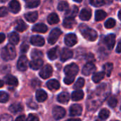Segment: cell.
I'll return each instance as SVG.
<instances>
[{
	"label": "cell",
	"instance_id": "obj_18",
	"mask_svg": "<svg viewBox=\"0 0 121 121\" xmlns=\"http://www.w3.org/2000/svg\"><path fill=\"white\" fill-rule=\"evenodd\" d=\"M43 65V61L41 59H38V60H33L31 62L29 63V66L31 69L34 70H37L40 69Z\"/></svg>",
	"mask_w": 121,
	"mask_h": 121
},
{
	"label": "cell",
	"instance_id": "obj_25",
	"mask_svg": "<svg viewBox=\"0 0 121 121\" xmlns=\"http://www.w3.org/2000/svg\"><path fill=\"white\" fill-rule=\"evenodd\" d=\"M23 106L19 104V103H15V104H13L12 105L10 106L9 107V111L13 113V114H16L17 113H19L21 111H23Z\"/></svg>",
	"mask_w": 121,
	"mask_h": 121
},
{
	"label": "cell",
	"instance_id": "obj_37",
	"mask_svg": "<svg viewBox=\"0 0 121 121\" xmlns=\"http://www.w3.org/2000/svg\"><path fill=\"white\" fill-rule=\"evenodd\" d=\"M84 84H85L84 79L83 78H79L77 79V82L75 83L74 86V89H79L84 86Z\"/></svg>",
	"mask_w": 121,
	"mask_h": 121
},
{
	"label": "cell",
	"instance_id": "obj_57",
	"mask_svg": "<svg viewBox=\"0 0 121 121\" xmlns=\"http://www.w3.org/2000/svg\"></svg>",
	"mask_w": 121,
	"mask_h": 121
},
{
	"label": "cell",
	"instance_id": "obj_44",
	"mask_svg": "<svg viewBox=\"0 0 121 121\" xmlns=\"http://www.w3.org/2000/svg\"><path fill=\"white\" fill-rule=\"evenodd\" d=\"M74 77H67L64 79V82L66 84H71L74 81Z\"/></svg>",
	"mask_w": 121,
	"mask_h": 121
},
{
	"label": "cell",
	"instance_id": "obj_6",
	"mask_svg": "<svg viewBox=\"0 0 121 121\" xmlns=\"http://www.w3.org/2000/svg\"><path fill=\"white\" fill-rule=\"evenodd\" d=\"M28 66V60L25 55H22L19 57L17 62V68L19 71H26Z\"/></svg>",
	"mask_w": 121,
	"mask_h": 121
},
{
	"label": "cell",
	"instance_id": "obj_14",
	"mask_svg": "<svg viewBox=\"0 0 121 121\" xmlns=\"http://www.w3.org/2000/svg\"><path fill=\"white\" fill-rule=\"evenodd\" d=\"M91 11L89 9L85 8L83 9L79 14V18L82 21H88L91 18Z\"/></svg>",
	"mask_w": 121,
	"mask_h": 121
},
{
	"label": "cell",
	"instance_id": "obj_30",
	"mask_svg": "<svg viewBox=\"0 0 121 121\" xmlns=\"http://www.w3.org/2000/svg\"><path fill=\"white\" fill-rule=\"evenodd\" d=\"M59 21H60V18L57 15V13H52L48 17V22L50 24H56Z\"/></svg>",
	"mask_w": 121,
	"mask_h": 121
},
{
	"label": "cell",
	"instance_id": "obj_46",
	"mask_svg": "<svg viewBox=\"0 0 121 121\" xmlns=\"http://www.w3.org/2000/svg\"><path fill=\"white\" fill-rule=\"evenodd\" d=\"M29 48V46L28 44L26 43H23L21 45V52H26L28 51Z\"/></svg>",
	"mask_w": 121,
	"mask_h": 121
},
{
	"label": "cell",
	"instance_id": "obj_7",
	"mask_svg": "<svg viewBox=\"0 0 121 121\" xmlns=\"http://www.w3.org/2000/svg\"><path fill=\"white\" fill-rule=\"evenodd\" d=\"M52 67L50 65H47L41 69L39 75L43 79H48L52 74Z\"/></svg>",
	"mask_w": 121,
	"mask_h": 121
},
{
	"label": "cell",
	"instance_id": "obj_51",
	"mask_svg": "<svg viewBox=\"0 0 121 121\" xmlns=\"http://www.w3.org/2000/svg\"><path fill=\"white\" fill-rule=\"evenodd\" d=\"M40 84H41V83H40V82H39V81H38L37 80V83H35V80H33V82H32V85L33 86H40Z\"/></svg>",
	"mask_w": 121,
	"mask_h": 121
},
{
	"label": "cell",
	"instance_id": "obj_8",
	"mask_svg": "<svg viewBox=\"0 0 121 121\" xmlns=\"http://www.w3.org/2000/svg\"><path fill=\"white\" fill-rule=\"evenodd\" d=\"M65 43L67 45L72 47L77 43V38L74 33H69L65 38Z\"/></svg>",
	"mask_w": 121,
	"mask_h": 121
},
{
	"label": "cell",
	"instance_id": "obj_10",
	"mask_svg": "<svg viewBox=\"0 0 121 121\" xmlns=\"http://www.w3.org/2000/svg\"><path fill=\"white\" fill-rule=\"evenodd\" d=\"M104 43L107 48L110 50L113 49L116 43V35L114 34H109L104 38Z\"/></svg>",
	"mask_w": 121,
	"mask_h": 121
},
{
	"label": "cell",
	"instance_id": "obj_56",
	"mask_svg": "<svg viewBox=\"0 0 121 121\" xmlns=\"http://www.w3.org/2000/svg\"><path fill=\"white\" fill-rule=\"evenodd\" d=\"M101 121V120H98V121Z\"/></svg>",
	"mask_w": 121,
	"mask_h": 121
},
{
	"label": "cell",
	"instance_id": "obj_43",
	"mask_svg": "<svg viewBox=\"0 0 121 121\" xmlns=\"http://www.w3.org/2000/svg\"><path fill=\"white\" fill-rule=\"evenodd\" d=\"M0 121H13V118L8 114H4L1 116Z\"/></svg>",
	"mask_w": 121,
	"mask_h": 121
},
{
	"label": "cell",
	"instance_id": "obj_1",
	"mask_svg": "<svg viewBox=\"0 0 121 121\" xmlns=\"http://www.w3.org/2000/svg\"><path fill=\"white\" fill-rule=\"evenodd\" d=\"M79 30L84 38L89 41H94L98 38V34L96 30L89 28L84 24H82L79 26Z\"/></svg>",
	"mask_w": 121,
	"mask_h": 121
},
{
	"label": "cell",
	"instance_id": "obj_40",
	"mask_svg": "<svg viewBox=\"0 0 121 121\" xmlns=\"http://www.w3.org/2000/svg\"><path fill=\"white\" fill-rule=\"evenodd\" d=\"M118 104V100L114 96H111L108 100V104L111 108H115Z\"/></svg>",
	"mask_w": 121,
	"mask_h": 121
},
{
	"label": "cell",
	"instance_id": "obj_59",
	"mask_svg": "<svg viewBox=\"0 0 121 121\" xmlns=\"http://www.w3.org/2000/svg\"></svg>",
	"mask_w": 121,
	"mask_h": 121
},
{
	"label": "cell",
	"instance_id": "obj_23",
	"mask_svg": "<svg viewBox=\"0 0 121 121\" xmlns=\"http://www.w3.org/2000/svg\"><path fill=\"white\" fill-rule=\"evenodd\" d=\"M5 82L8 85L12 86H16L18 84V79L12 75H7L5 77Z\"/></svg>",
	"mask_w": 121,
	"mask_h": 121
},
{
	"label": "cell",
	"instance_id": "obj_27",
	"mask_svg": "<svg viewBox=\"0 0 121 121\" xmlns=\"http://www.w3.org/2000/svg\"><path fill=\"white\" fill-rule=\"evenodd\" d=\"M69 99L70 96L67 92H62L60 94L57 96V101L61 104H67L69 101Z\"/></svg>",
	"mask_w": 121,
	"mask_h": 121
},
{
	"label": "cell",
	"instance_id": "obj_4",
	"mask_svg": "<svg viewBox=\"0 0 121 121\" xmlns=\"http://www.w3.org/2000/svg\"><path fill=\"white\" fill-rule=\"evenodd\" d=\"M62 34V31L60 29L56 28H54L50 33L49 36H48V43L51 45H53L55 44L57 40H58V38H60V36Z\"/></svg>",
	"mask_w": 121,
	"mask_h": 121
},
{
	"label": "cell",
	"instance_id": "obj_19",
	"mask_svg": "<svg viewBox=\"0 0 121 121\" xmlns=\"http://www.w3.org/2000/svg\"><path fill=\"white\" fill-rule=\"evenodd\" d=\"M28 28L27 24L21 19H19L16 21V26H15V29L18 31V32H23L26 30Z\"/></svg>",
	"mask_w": 121,
	"mask_h": 121
},
{
	"label": "cell",
	"instance_id": "obj_42",
	"mask_svg": "<svg viewBox=\"0 0 121 121\" xmlns=\"http://www.w3.org/2000/svg\"><path fill=\"white\" fill-rule=\"evenodd\" d=\"M90 4L94 5V6L99 7V6H101L104 4H105L106 1H103V0H91V1H90Z\"/></svg>",
	"mask_w": 121,
	"mask_h": 121
},
{
	"label": "cell",
	"instance_id": "obj_58",
	"mask_svg": "<svg viewBox=\"0 0 121 121\" xmlns=\"http://www.w3.org/2000/svg\"></svg>",
	"mask_w": 121,
	"mask_h": 121
},
{
	"label": "cell",
	"instance_id": "obj_39",
	"mask_svg": "<svg viewBox=\"0 0 121 121\" xmlns=\"http://www.w3.org/2000/svg\"><path fill=\"white\" fill-rule=\"evenodd\" d=\"M105 27L108 29H110V28H113L115 26H116V21L113 19V18H109L108 19L106 22H105V24H104Z\"/></svg>",
	"mask_w": 121,
	"mask_h": 121
},
{
	"label": "cell",
	"instance_id": "obj_12",
	"mask_svg": "<svg viewBox=\"0 0 121 121\" xmlns=\"http://www.w3.org/2000/svg\"><path fill=\"white\" fill-rule=\"evenodd\" d=\"M73 55V52L71 50L67 49V48H64L62 49L61 54H60V60L62 62H65L68 60L69 59L72 58Z\"/></svg>",
	"mask_w": 121,
	"mask_h": 121
},
{
	"label": "cell",
	"instance_id": "obj_15",
	"mask_svg": "<svg viewBox=\"0 0 121 121\" xmlns=\"http://www.w3.org/2000/svg\"><path fill=\"white\" fill-rule=\"evenodd\" d=\"M9 7L10 11L13 13H17L18 12H19V11L21 10V5L20 3L17 1H11L9 4Z\"/></svg>",
	"mask_w": 121,
	"mask_h": 121
},
{
	"label": "cell",
	"instance_id": "obj_5",
	"mask_svg": "<svg viewBox=\"0 0 121 121\" xmlns=\"http://www.w3.org/2000/svg\"><path fill=\"white\" fill-rule=\"evenodd\" d=\"M66 111L61 106H55L52 109V116L55 119L60 120L65 117Z\"/></svg>",
	"mask_w": 121,
	"mask_h": 121
},
{
	"label": "cell",
	"instance_id": "obj_47",
	"mask_svg": "<svg viewBox=\"0 0 121 121\" xmlns=\"http://www.w3.org/2000/svg\"><path fill=\"white\" fill-rule=\"evenodd\" d=\"M27 121H39V119L35 115L30 114L27 118Z\"/></svg>",
	"mask_w": 121,
	"mask_h": 121
},
{
	"label": "cell",
	"instance_id": "obj_54",
	"mask_svg": "<svg viewBox=\"0 0 121 121\" xmlns=\"http://www.w3.org/2000/svg\"><path fill=\"white\" fill-rule=\"evenodd\" d=\"M4 86V82L2 80H0V88Z\"/></svg>",
	"mask_w": 121,
	"mask_h": 121
},
{
	"label": "cell",
	"instance_id": "obj_45",
	"mask_svg": "<svg viewBox=\"0 0 121 121\" xmlns=\"http://www.w3.org/2000/svg\"><path fill=\"white\" fill-rule=\"evenodd\" d=\"M8 13V10L6 7L4 6H2V7H0V17H3V16H5Z\"/></svg>",
	"mask_w": 121,
	"mask_h": 121
},
{
	"label": "cell",
	"instance_id": "obj_24",
	"mask_svg": "<svg viewBox=\"0 0 121 121\" xmlns=\"http://www.w3.org/2000/svg\"><path fill=\"white\" fill-rule=\"evenodd\" d=\"M32 30L36 33H45L48 30V27L44 23H38L33 27Z\"/></svg>",
	"mask_w": 121,
	"mask_h": 121
},
{
	"label": "cell",
	"instance_id": "obj_55",
	"mask_svg": "<svg viewBox=\"0 0 121 121\" xmlns=\"http://www.w3.org/2000/svg\"><path fill=\"white\" fill-rule=\"evenodd\" d=\"M118 18H119V19L121 21V10L119 11V13H118Z\"/></svg>",
	"mask_w": 121,
	"mask_h": 121
},
{
	"label": "cell",
	"instance_id": "obj_2",
	"mask_svg": "<svg viewBox=\"0 0 121 121\" xmlns=\"http://www.w3.org/2000/svg\"><path fill=\"white\" fill-rule=\"evenodd\" d=\"M1 55L3 60H10L15 58L16 55V49L13 45L9 44L1 50Z\"/></svg>",
	"mask_w": 121,
	"mask_h": 121
},
{
	"label": "cell",
	"instance_id": "obj_38",
	"mask_svg": "<svg viewBox=\"0 0 121 121\" xmlns=\"http://www.w3.org/2000/svg\"><path fill=\"white\" fill-rule=\"evenodd\" d=\"M57 9L59 11H66L69 9V4L67 1H62L58 4Z\"/></svg>",
	"mask_w": 121,
	"mask_h": 121
},
{
	"label": "cell",
	"instance_id": "obj_26",
	"mask_svg": "<svg viewBox=\"0 0 121 121\" xmlns=\"http://www.w3.org/2000/svg\"><path fill=\"white\" fill-rule=\"evenodd\" d=\"M76 24V21L74 18H65L64 21H63V26L65 28H68V29H72L74 25Z\"/></svg>",
	"mask_w": 121,
	"mask_h": 121
},
{
	"label": "cell",
	"instance_id": "obj_36",
	"mask_svg": "<svg viewBox=\"0 0 121 121\" xmlns=\"http://www.w3.org/2000/svg\"><path fill=\"white\" fill-rule=\"evenodd\" d=\"M40 4V1H36V0H29L26 1V6L27 8L33 9L35 7H37Z\"/></svg>",
	"mask_w": 121,
	"mask_h": 121
},
{
	"label": "cell",
	"instance_id": "obj_33",
	"mask_svg": "<svg viewBox=\"0 0 121 121\" xmlns=\"http://www.w3.org/2000/svg\"><path fill=\"white\" fill-rule=\"evenodd\" d=\"M105 76V74L104 72H97L94 74L93 77H92V79L95 83H99V82H101L104 77Z\"/></svg>",
	"mask_w": 121,
	"mask_h": 121
},
{
	"label": "cell",
	"instance_id": "obj_48",
	"mask_svg": "<svg viewBox=\"0 0 121 121\" xmlns=\"http://www.w3.org/2000/svg\"><path fill=\"white\" fill-rule=\"evenodd\" d=\"M28 106L30 108H32V109H37V108H38L37 104H36L35 103L33 102V101L28 102Z\"/></svg>",
	"mask_w": 121,
	"mask_h": 121
},
{
	"label": "cell",
	"instance_id": "obj_3",
	"mask_svg": "<svg viewBox=\"0 0 121 121\" xmlns=\"http://www.w3.org/2000/svg\"><path fill=\"white\" fill-rule=\"evenodd\" d=\"M64 72H65L67 77H75V76L79 72V67L76 64L72 63V64H69V65H67L65 67Z\"/></svg>",
	"mask_w": 121,
	"mask_h": 121
},
{
	"label": "cell",
	"instance_id": "obj_34",
	"mask_svg": "<svg viewBox=\"0 0 121 121\" xmlns=\"http://www.w3.org/2000/svg\"><path fill=\"white\" fill-rule=\"evenodd\" d=\"M31 58L33 60H38V59H40L43 56V53L42 52V51L38 50H33L31 52L30 54Z\"/></svg>",
	"mask_w": 121,
	"mask_h": 121
},
{
	"label": "cell",
	"instance_id": "obj_50",
	"mask_svg": "<svg viewBox=\"0 0 121 121\" xmlns=\"http://www.w3.org/2000/svg\"><path fill=\"white\" fill-rule=\"evenodd\" d=\"M116 52H118V53L121 52V40L118 43V45H117V48H116Z\"/></svg>",
	"mask_w": 121,
	"mask_h": 121
},
{
	"label": "cell",
	"instance_id": "obj_31",
	"mask_svg": "<svg viewBox=\"0 0 121 121\" xmlns=\"http://www.w3.org/2000/svg\"><path fill=\"white\" fill-rule=\"evenodd\" d=\"M107 16V13L103 10H97L95 13V19L97 21L104 20Z\"/></svg>",
	"mask_w": 121,
	"mask_h": 121
},
{
	"label": "cell",
	"instance_id": "obj_22",
	"mask_svg": "<svg viewBox=\"0 0 121 121\" xmlns=\"http://www.w3.org/2000/svg\"><path fill=\"white\" fill-rule=\"evenodd\" d=\"M38 17V14L37 11H32V12H28L25 14V18L30 23H34Z\"/></svg>",
	"mask_w": 121,
	"mask_h": 121
},
{
	"label": "cell",
	"instance_id": "obj_20",
	"mask_svg": "<svg viewBox=\"0 0 121 121\" xmlns=\"http://www.w3.org/2000/svg\"><path fill=\"white\" fill-rule=\"evenodd\" d=\"M59 55V47H55L52 49H50L48 52V58L51 60H54L57 58Z\"/></svg>",
	"mask_w": 121,
	"mask_h": 121
},
{
	"label": "cell",
	"instance_id": "obj_17",
	"mask_svg": "<svg viewBox=\"0 0 121 121\" xmlns=\"http://www.w3.org/2000/svg\"><path fill=\"white\" fill-rule=\"evenodd\" d=\"M47 87L48 89L52 91V90H57L60 89V84L58 81L56 79H51L47 82Z\"/></svg>",
	"mask_w": 121,
	"mask_h": 121
},
{
	"label": "cell",
	"instance_id": "obj_49",
	"mask_svg": "<svg viewBox=\"0 0 121 121\" xmlns=\"http://www.w3.org/2000/svg\"><path fill=\"white\" fill-rule=\"evenodd\" d=\"M15 121H26V117L25 116L22 115V116H18Z\"/></svg>",
	"mask_w": 121,
	"mask_h": 121
},
{
	"label": "cell",
	"instance_id": "obj_32",
	"mask_svg": "<svg viewBox=\"0 0 121 121\" xmlns=\"http://www.w3.org/2000/svg\"><path fill=\"white\" fill-rule=\"evenodd\" d=\"M113 68V65L112 63H106L104 65V72L108 77H110Z\"/></svg>",
	"mask_w": 121,
	"mask_h": 121
},
{
	"label": "cell",
	"instance_id": "obj_52",
	"mask_svg": "<svg viewBox=\"0 0 121 121\" xmlns=\"http://www.w3.org/2000/svg\"><path fill=\"white\" fill-rule=\"evenodd\" d=\"M5 40V35L4 33H0V43H3Z\"/></svg>",
	"mask_w": 121,
	"mask_h": 121
},
{
	"label": "cell",
	"instance_id": "obj_28",
	"mask_svg": "<svg viewBox=\"0 0 121 121\" xmlns=\"http://www.w3.org/2000/svg\"><path fill=\"white\" fill-rule=\"evenodd\" d=\"M9 41L11 43V45H12L18 44V42H19V36H18V35L15 32L11 33L9 35Z\"/></svg>",
	"mask_w": 121,
	"mask_h": 121
},
{
	"label": "cell",
	"instance_id": "obj_11",
	"mask_svg": "<svg viewBox=\"0 0 121 121\" xmlns=\"http://www.w3.org/2000/svg\"><path fill=\"white\" fill-rule=\"evenodd\" d=\"M82 107L79 104H74L70 107L69 113L72 116H79L82 113Z\"/></svg>",
	"mask_w": 121,
	"mask_h": 121
},
{
	"label": "cell",
	"instance_id": "obj_53",
	"mask_svg": "<svg viewBox=\"0 0 121 121\" xmlns=\"http://www.w3.org/2000/svg\"><path fill=\"white\" fill-rule=\"evenodd\" d=\"M65 121H81V120L78 119V118H71V119H68Z\"/></svg>",
	"mask_w": 121,
	"mask_h": 121
},
{
	"label": "cell",
	"instance_id": "obj_16",
	"mask_svg": "<svg viewBox=\"0 0 121 121\" xmlns=\"http://www.w3.org/2000/svg\"><path fill=\"white\" fill-rule=\"evenodd\" d=\"M78 11H79L78 7L76 6H73L71 9L67 10V11L65 13V16H66V18H74V17L77 15Z\"/></svg>",
	"mask_w": 121,
	"mask_h": 121
},
{
	"label": "cell",
	"instance_id": "obj_21",
	"mask_svg": "<svg viewBox=\"0 0 121 121\" xmlns=\"http://www.w3.org/2000/svg\"><path fill=\"white\" fill-rule=\"evenodd\" d=\"M36 99L38 102H43L45 101L47 98H48V94L47 93L42 89H39L36 91Z\"/></svg>",
	"mask_w": 121,
	"mask_h": 121
},
{
	"label": "cell",
	"instance_id": "obj_13",
	"mask_svg": "<svg viewBox=\"0 0 121 121\" xmlns=\"http://www.w3.org/2000/svg\"><path fill=\"white\" fill-rule=\"evenodd\" d=\"M30 43L35 46H43L45 44V40L40 35H33L30 38Z\"/></svg>",
	"mask_w": 121,
	"mask_h": 121
},
{
	"label": "cell",
	"instance_id": "obj_29",
	"mask_svg": "<svg viewBox=\"0 0 121 121\" xmlns=\"http://www.w3.org/2000/svg\"><path fill=\"white\" fill-rule=\"evenodd\" d=\"M84 92L81 90H77L75 91L72 93V99L74 101H78L82 100L84 98Z\"/></svg>",
	"mask_w": 121,
	"mask_h": 121
},
{
	"label": "cell",
	"instance_id": "obj_9",
	"mask_svg": "<svg viewBox=\"0 0 121 121\" xmlns=\"http://www.w3.org/2000/svg\"><path fill=\"white\" fill-rule=\"evenodd\" d=\"M96 66L93 63L88 62L84 65V68L82 69V74L85 76H89L93 74L96 71Z\"/></svg>",
	"mask_w": 121,
	"mask_h": 121
},
{
	"label": "cell",
	"instance_id": "obj_35",
	"mask_svg": "<svg viewBox=\"0 0 121 121\" xmlns=\"http://www.w3.org/2000/svg\"><path fill=\"white\" fill-rule=\"evenodd\" d=\"M110 116V111L108 109L104 108L99 112V117L101 120H106Z\"/></svg>",
	"mask_w": 121,
	"mask_h": 121
},
{
	"label": "cell",
	"instance_id": "obj_41",
	"mask_svg": "<svg viewBox=\"0 0 121 121\" xmlns=\"http://www.w3.org/2000/svg\"><path fill=\"white\" fill-rule=\"evenodd\" d=\"M9 96L4 91H0V103H6L8 101Z\"/></svg>",
	"mask_w": 121,
	"mask_h": 121
}]
</instances>
